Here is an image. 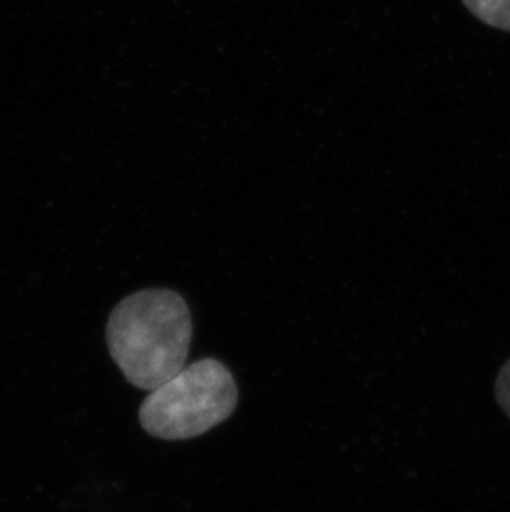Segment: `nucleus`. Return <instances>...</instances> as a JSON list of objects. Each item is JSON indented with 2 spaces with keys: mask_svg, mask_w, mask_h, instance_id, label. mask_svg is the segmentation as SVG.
Segmentation results:
<instances>
[{
  "mask_svg": "<svg viewBox=\"0 0 510 512\" xmlns=\"http://www.w3.org/2000/svg\"><path fill=\"white\" fill-rule=\"evenodd\" d=\"M462 4L489 27L510 32V0H462Z\"/></svg>",
  "mask_w": 510,
  "mask_h": 512,
  "instance_id": "obj_3",
  "label": "nucleus"
},
{
  "mask_svg": "<svg viewBox=\"0 0 510 512\" xmlns=\"http://www.w3.org/2000/svg\"><path fill=\"white\" fill-rule=\"evenodd\" d=\"M237 400L229 368L216 358H204L151 390L141 405L140 423L159 440H191L226 421Z\"/></svg>",
  "mask_w": 510,
  "mask_h": 512,
  "instance_id": "obj_2",
  "label": "nucleus"
},
{
  "mask_svg": "<svg viewBox=\"0 0 510 512\" xmlns=\"http://www.w3.org/2000/svg\"><path fill=\"white\" fill-rule=\"evenodd\" d=\"M496 397L510 418V360L502 367L496 382Z\"/></svg>",
  "mask_w": 510,
  "mask_h": 512,
  "instance_id": "obj_4",
  "label": "nucleus"
},
{
  "mask_svg": "<svg viewBox=\"0 0 510 512\" xmlns=\"http://www.w3.org/2000/svg\"><path fill=\"white\" fill-rule=\"evenodd\" d=\"M193 324L186 300L168 289L121 300L106 325L113 362L133 387L151 392L186 367Z\"/></svg>",
  "mask_w": 510,
  "mask_h": 512,
  "instance_id": "obj_1",
  "label": "nucleus"
}]
</instances>
